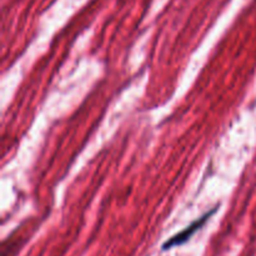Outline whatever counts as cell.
<instances>
[{"mask_svg":"<svg viewBox=\"0 0 256 256\" xmlns=\"http://www.w3.org/2000/svg\"><path fill=\"white\" fill-rule=\"evenodd\" d=\"M216 212H218V208H214L212 210L208 212L206 214H204L202 216H200L199 219H196L194 222H192V224H190L186 229L182 230V232H178L176 235H174L172 238H170V239L168 240L164 245H162V249L168 250V249H172V248L179 246V245L185 244V242H186L188 240H189L190 238H192V235L198 232V230H200L205 224H206L208 220H209L210 218H212Z\"/></svg>","mask_w":256,"mask_h":256,"instance_id":"cell-1","label":"cell"}]
</instances>
